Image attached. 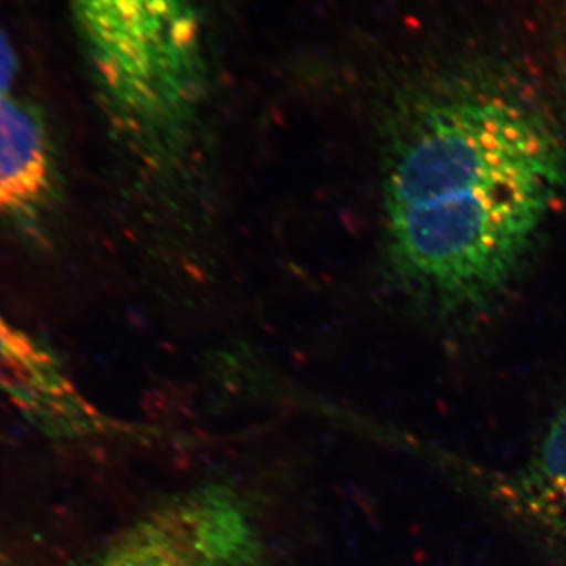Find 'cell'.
Instances as JSON below:
<instances>
[{
  "instance_id": "cell-1",
  "label": "cell",
  "mask_w": 566,
  "mask_h": 566,
  "mask_svg": "<svg viewBox=\"0 0 566 566\" xmlns=\"http://www.w3.org/2000/svg\"><path fill=\"white\" fill-rule=\"evenodd\" d=\"M382 155L390 270L441 315L472 314L504 292L566 186L551 115L490 74H457L403 96Z\"/></svg>"
},
{
  "instance_id": "cell-2",
  "label": "cell",
  "mask_w": 566,
  "mask_h": 566,
  "mask_svg": "<svg viewBox=\"0 0 566 566\" xmlns=\"http://www.w3.org/2000/svg\"><path fill=\"white\" fill-rule=\"evenodd\" d=\"M115 137L151 189L186 180L208 91L197 0H71Z\"/></svg>"
},
{
  "instance_id": "cell-4",
  "label": "cell",
  "mask_w": 566,
  "mask_h": 566,
  "mask_svg": "<svg viewBox=\"0 0 566 566\" xmlns=\"http://www.w3.org/2000/svg\"><path fill=\"white\" fill-rule=\"evenodd\" d=\"M0 395L51 441H92L125 431L81 392L50 345L2 312Z\"/></svg>"
},
{
  "instance_id": "cell-8",
  "label": "cell",
  "mask_w": 566,
  "mask_h": 566,
  "mask_svg": "<svg viewBox=\"0 0 566 566\" xmlns=\"http://www.w3.org/2000/svg\"><path fill=\"white\" fill-rule=\"evenodd\" d=\"M0 566H3V556L0 554Z\"/></svg>"
},
{
  "instance_id": "cell-3",
  "label": "cell",
  "mask_w": 566,
  "mask_h": 566,
  "mask_svg": "<svg viewBox=\"0 0 566 566\" xmlns=\"http://www.w3.org/2000/svg\"><path fill=\"white\" fill-rule=\"evenodd\" d=\"M252 505L226 483L169 495L73 566H264Z\"/></svg>"
},
{
  "instance_id": "cell-5",
  "label": "cell",
  "mask_w": 566,
  "mask_h": 566,
  "mask_svg": "<svg viewBox=\"0 0 566 566\" xmlns=\"http://www.w3.org/2000/svg\"><path fill=\"white\" fill-rule=\"evenodd\" d=\"M57 156L41 112L0 98V216L39 221L57 199Z\"/></svg>"
},
{
  "instance_id": "cell-7",
  "label": "cell",
  "mask_w": 566,
  "mask_h": 566,
  "mask_svg": "<svg viewBox=\"0 0 566 566\" xmlns=\"http://www.w3.org/2000/svg\"><path fill=\"white\" fill-rule=\"evenodd\" d=\"M18 76V59L9 36L0 28V98L10 96L11 85Z\"/></svg>"
},
{
  "instance_id": "cell-6",
  "label": "cell",
  "mask_w": 566,
  "mask_h": 566,
  "mask_svg": "<svg viewBox=\"0 0 566 566\" xmlns=\"http://www.w3.org/2000/svg\"><path fill=\"white\" fill-rule=\"evenodd\" d=\"M520 512L566 546V408L547 424L534 452L506 485Z\"/></svg>"
}]
</instances>
